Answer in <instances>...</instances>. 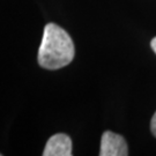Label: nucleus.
<instances>
[{
    "mask_svg": "<svg viewBox=\"0 0 156 156\" xmlns=\"http://www.w3.org/2000/svg\"><path fill=\"white\" fill-rule=\"evenodd\" d=\"M0 155H1V154H0Z\"/></svg>",
    "mask_w": 156,
    "mask_h": 156,
    "instance_id": "obj_6",
    "label": "nucleus"
},
{
    "mask_svg": "<svg viewBox=\"0 0 156 156\" xmlns=\"http://www.w3.org/2000/svg\"><path fill=\"white\" fill-rule=\"evenodd\" d=\"M72 140L64 133L52 135L43 151L44 156H72Z\"/></svg>",
    "mask_w": 156,
    "mask_h": 156,
    "instance_id": "obj_3",
    "label": "nucleus"
},
{
    "mask_svg": "<svg viewBox=\"0 0 156 156\" xmlns=\"http://www.w3.org/2000/svg\"><path fill=\"white\" fill-rule=\"evenodd\" d=\"M151 49H153V51H154V52L156 53V37H155V38L151 39Z\"/></svg>",
    "mask_w": 156,
    "mask_h": 156,
    "instance_id": "obj_5",
    "label": "nucleus"
},
{
    "mask_svg": "<svg viewBox=\"0 0 156 156\" xmlns=\"http://www.w3.org/2000/svg\"><path fill=\"white\" fill-rule=\"evenodd\" d=\"M101 156H126L128 155V147L122 135L106 131L101 139Z\"/></svg>",
    "mask_w": 156,
    "mask_h": 156,
    "instance_id": "obj_2",
    "label": "nucleus"
},
{
    "mask_svg": "<svg viewBox=\"0 0 156 156\" xmlns=\"http://www.w3.org/2000/svg\"><path fill=\"white\" fill-rule=\"evenodd\" d=\"M75 55L71 36L62 27L48 23L38 50V64L45 69H59L72 62Z\"/></svg>",
    "mask_w": 156,
    "mask_h": 156,
    "instance_id": "obj_1",
    "label": "nucleus"
},
{
    "mask_svg": "<svg viewBox=\"0 0 156 156\" xmlns=\"http://www.w3.org/2000/svg\"><path fill=\"white\" fill-rule=\"evenodd\" d=\"M151 129L153 135L156 138V112L154 113V116L151 118Z\"/></svg>",
    "mask_w": 156,
    "mask_h": 156,
    "instance_id": "obj_4",
    "label": "nucleus"
}]
</instances>
